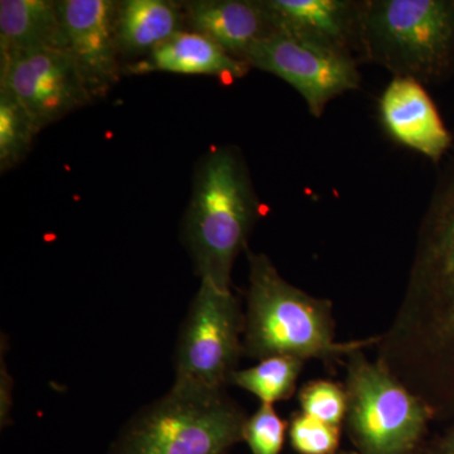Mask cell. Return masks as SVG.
Returning a JSON list of instances; mask_svg holds the SVG:
<instances>
[{
	"label": "cell",
	"mask_w": 454,
	"mask_h": 454,
	"mask_svg": "<svg viewBox=\"0 0 454 454\" xmlns=\"http://www.w3.org/2000/svg\"><path fill=\"white\" fill-rule=\"evenodd\" d=\"M375 346L376 361L437 418L454 397V140L420 226L402 304Z\"/></svg>",
	"instance_id": "6da1fadb"
},
{
	"label": "cell",
	"mask_w": 454,
	"mask_h": 454,
	"mask_svg": "<svg viewBox=\"0 0 454 454\" xmlns=\"http://www.w3.org/2000/svg\"><path fill=\"white\" fill-rule=\"evenodd\" d=\"M249 286L244 310V355L255 360L291 356L333 363L372 339L337 342L333 301L317 298L286 282L269 256L247 249Z\"/></svg>",
	"instance_id": "7a4b0ae2"
},
{
	"label": "cell",
	"mask_w": 454,
	"mask_h": 454,
	"mask_svg": "<svg viewBox=\"0 0 454 454\" xmlns=\"http://www.w3.org/2000/svg\"><path fill=\"white\" fill-rule=\"evenodd\" d=\"M259 203L239 151L214 149L203 158L184 220V241L200 279L230 289L236 258L247 249Z\"/></svg>",
	"instance_id": "3957f363"
},
{
	"label": "cell",
	"mask_w": 454,
	"mask_h": 454,
	"mask_svg": "<svg viewBox=\"0 0 454 454\" xmlns=\"http://www.w3.org/2000/svg\"><path fill=\"white\" fill-rule=\"evenodd\" d=\"M247 419L225 390L173 384L125 424L109 454H227Z\"/></svg>",
	"instance_id": "277c9868"
},
{
	"label": "cell",
	"mask_w": 454,
	"mask_h": 454,
	"mask_svg": "<svg viewBox=\"0 0 454 454\" xmlns=\"http://www.w3.org/2000/svg\"><path fill=\"white\" fill-rule=\"evenodd\" d=\"M360 47L395 77L441 79L454 59V0L361 3Z\"/></svg>",
	"instance_id": "5b68a950"
},
{
	"label": "cell",
	"mask_w": 454,
	"mask_h": 454,
	"mask_svg": "<svg viewBox=\"0 0 454 454\" xmlns=\"http://www.w3.org/2000/svg\"><path fill=\"white\" fill-rule=\"evenodd\" d=\"M365 348L346 357L345 427L357 454H419L426 446L429 406Z\"/></svg>",
	"instance_id": "8992f818"
},
{
	"label": "cell",
	"mask_w": 454,
	"mask_h": 454,
	"mask_svg": "<svg viewBox=\"0 0 454 454\" xmlns=\"http://www.w3.org/2000/svg\"><path fill=\"white\" fill-rule=\"evenodd\" d=\"M245 315L231 289L201 280L176 348L175 384L225 390L244 355Z\"/></svg>",
	"instance_id": "52a82bcc"
},
{
	"label": "cell",
	"mask_w": 454,
	"mask_h": 454,
	"mask_svg": "<svg viewBox=\"0 0 454 454\" xmlns=\"http://www.w3.org/2000/svg\"><path fill=\"white\" fill-rule=\"evenodd\" d=\"M245 61L297 90L315 118H321L333 98L360 85L354 56L277 29Z\"/></svg>",
	"instance_id": "ba28073f"
},
{
	"label": "cell",
	"mask_w": 454,
	"mask_h": 454,
	"mask_svg": "<svg viewBox=\"0 0 454 454\" xmlns=\"http://www.w3.org/2000/svg\"><path fill=\"white\" fill-rule=\"evenodd\" d=\"M0 89L31 114L40 129L94 98L67 51L59 50L0 55Z\"/></svg>",
	"instance_id": "9c48e42d"
},
{
	"label": "cell",
	"mask_w": 454,
	"mask_h": 454,
	"mask_svg": "<svg viewBox=\"0 0 454 454\" xmlns=\"http://www.w3.org/2000/svg\"><path fill=\"white\" fill-rule=\"evenodd\" d=\"M116 4L110 0L59 2L68 55L92 98L106 95L119 79Z\"/></svg>",
	"instance_id": "30bf717a"
},
{
	"label": "cell",
	"mask_w": 454,
	"mask_h": 454,
	"mask_svg": "<svg viewBox=\"0 0 454 454\" xmlns=\"http://www.w3.org/2000/svg\"><path fill=\"white\" fill-rule=\"evenodd\" d=\"M380 118L387 134L399 145L441 163L453 145V133L439 115L422 82L394 77L382 92Z\"/></svg>",
	"instance_id": "8fae6325"
},
{
	"label": "cell",
	"mask_w": 454,
	"mask_h": 454,
	"mask_svg": "<svg viewBox=\"0 0 454 454\" xmlns=\"http://www.w3.org/2000/svg\"><path fill=\"white\" fill-rule=\"evenodd\" d=\"M277 31L348 53L360 46L361 3L346 0H262Z\"/></svg>",
	"instance_id": "7c38bea8"
},
{
	"label": "cell",
	"mask_w": 454,
	"mask_h": 454,
	"mask_svg": "<svg viewBox=\"0 0 454 454\" xmlns=\"http://www.w3.org/2000/svg\"><path fill=\"white\" fill-rule=\"evenodd\" d=\"M182 7L188 31L206 35L243 61L259 42L276 32L262 0H193Z\"/></svg>",
	"instance_id": "4fadbf2b"
},
{
	"label": "cell",
	"mask_w": 454,
	"mask_h": 454,
	"mask_svg": "<svg viewBox=\"0 0 454 454\" xmlns=\"http://www.w3.org/2000/svg\"><path fill=\"white\" fill-rule=\"evenodd\" d=\"M249 64L235 59L210 38L192 31H181L151 53L128 65V74L170 73L216 77L231 85L250 71Z\"/></svg>",
	"instance_id": "5bb4252c"
},
{
	"label": "cell",
	"mask_w": 454,
	"mask_h": 454,
	"mask_svg": "<svg viewBox=\"0 0 454 454\" xmlns=\"http://www.w3.org/2000/svg\"><path fill=\"white\" fill-rule=\"evenodd\" d=\"M42 50L67 51L59 2L2 0L0 55Z\"/></svg>",
	"instance_id": "9a60e30c"
},
{
	"label": "cell",
	"mask_w": 454,
	"mask_h": 454,
	"mask_svg": "<svg viewBox=\"0 0 454 454\" xmlns=\"http://www.w3.org/2000/svg\"><path fill=\"white\" fill-rule=\"evenodd\" d=\"M184 7L169 0H125L116 4L115 37L125 57H143L184 31Z\"/></svg>",
	"instance_id": "2e32d148"
},
{
	"label": "cell",
	"mask_w": 454,
	"mask_h": 454,
	"mask_svg": "<svg viewBox=\"0 0 454 454\" xmlns=\"http://www.w3.org/2000/svg\"><path fill=\"white\" fill-rule=\"evenodd\" d=\"M304 363L306 361L291 356L264 358L255 366L236 370L230 379V385L253 394L262 404L274 405L295 393Z\"/></svg>",
	"instance_id": "e0dca14e"
},
{
	"label": "cell",
	"mask_w": 454,
	"mask_h": 454,
	"mask_svg": "<svg viewBox=\"0 0 454 454\" xmlns=\"http://www.w3.org/2000/svg\"><path fill=\"white\" fill-rule=\"evenodd\" d=\"M40 128L31 114L0 89V167L7 170L25 160Z\"/></svg>",
	"instance_id": "ac0fdd59"
},
{
	"label": "cell",
	"mask_w": 454,
	"mask_h": 454,
	"mask_svg": "<svg viewBox=\"0 0 454 454\" xmlns=\"http://www.w3.org/2000/svg\"><path fill=\"white\" fill-rule=\"evenodd\" d=\"M301 411L331 426L345 424L348 411V395L345 385L331 380H313L307 382L298 393Z\"/></svg>",
	"instance_id": "d6986e66"
},
{
	"label": "cell",
	"mask_w": 454,
	"mask_h": 454,
	"mask_svg": "<svg viewBox=\"0 0 454 454\" xmlns=\"http://www.w3.org/2000/svg\"><path fill=\"white\" fill-rule=\"evenodd\" d=\"M340 432V427L321 422L301 411L288 422L289 443L295 454L339 453Z\"/></svg>",
	"instance_id": "ffe728a7"
},
{
	"label": "cell",
	"mask_w": 454,
	"mask_h": 454,
	"mask_svg": "<svg viewBox=\"0 0 454 454\" xmlns=\"http://www.w3.org/2000/svg\"><path fill=\"white\" fill-rule=\"evenodd\" d=\"M286 434L288 422L279 417L274 405L260 404L245 422L243 442L252 454H282Z\"/></svg>",
	"instance_id": "44dd1931"
},
{
	"label": "cell",
	"mask_w": 454,
	"mask_h": 454,
	"mask_svg": "<svg viewBox=\"0 0 454 454\" xmlns=\"http://www.w3.org/2000/svg\"><path fill=\"white\" fill-rule=\"evenodd\" d=\"M14 381L8 372L7 363L2 356V370H0V423L2 428L9 423L12 405H13Z\"/></svg>",
	"instance_id": "7402d4cb"
},
{
	"label": "cell",
	"mask_w": 454,
	"mask_h": 454,
	"mask_svg": "<svg viewBox=\"0 0 454 454\" xmlns=\"http://www.w3.org/2000/svg\"><path fill=\"white\" fill-rule=\"evenodd\" d=\"M424 454H454V426L433 441L427 442Z\"/></svg>",
	"instance_id": "603a6c76"
},
{
	"label": "cell",
	"mask_w": 454,
	"mask_h": 454,
	"mask_svg": "<svg viewBox=\"0 0 454 454\" xmlns=\"http://www.w3.org/2000/svg\"><path fill=\"white\" fill-rule=\"evenodd\" d=\"M336 454H357V453L355 452V450H340V452L336 453Z\"/></svg>",
	"instance_id": "cb8c5ba5"
},
{
	"label": "cell",
	"mask_w": 454,
	"mask_h": 454,
	"mask_svg": "<svg viewBox=\"0 0 454 454\" xmlns=\"http://www.w3.org/2000/svg\"><path fill=\"white\" fill-rule=\"evenodd\" d=\"M419 454H424L423 450H422V452H420Z\"/></svg>",
	"instance_id": "d4e9b609"
}]
</instances>
